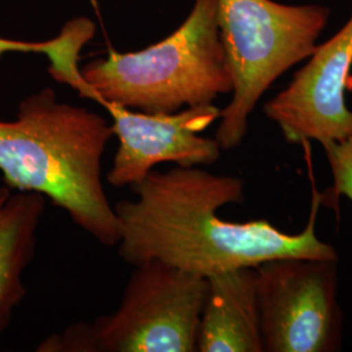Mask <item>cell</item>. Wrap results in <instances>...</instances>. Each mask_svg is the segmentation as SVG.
<instances>
[{"mask_svg": "<svg viewBox=\"0 0 352 352\" xmlns=\"http://www.w3.org/2000/svg\"><path fill=\"white\" fill-rule=\"evenodd\" d=\"M132 189L135 200L113 205L118 253L132 266L161 261L208 278L282 257L338 258L336 248L316 235L322 204L317 192L307 226L291 235L266 219L239 223L218 215L221 208L244 201V183L238 176L175 164L164 173L151 170Z\"/></svg>", "mask_w": 352, "mask_h": 352, "instance_id": "6da1fadb", "label": "cell"}, {"mask_svg": "<svg viewBox=\"0 0 352 352\" xmlns=\"http://www.w3.org/2000/svg\"><path fill=\"white\" fill-rule=\"evenodd\" d=\"M113 138L100 113L58 100L45 88L0 120V173L14 190L36 192L63 209L76 226L104 247L119 241V223L102 179Z\"/></svg>", "mask_w": 352, "mask_h": 352, "instance_id": "7a4b0ae2", "label": "cell"}, {"mask_svg": "<svg viewBox=\"0 0 352 352\" xmlns=\"http://www.w3.org/2000/svg\"><path fill=\"white\" fill-rule=\"evenodd\" d=\"M77 54L50 60L49 74L91 101L146 113H174L213 104L232 93L218 23V0H195L173 34L144 50L116 52L78 67Z\"/></svg>", "mask_w": 352, "mask_h": 352, "instance_id": "3957f363", "label": "cell"}, {"mask_svg": "<svg viewBox=\"0 0 352 352\" xmlns=\"http://www.w3.org/2000/svg\"><path fill=\"white\" fill-rule=\"evenodd\" d=\"M327 7L273 0H218V23L232 78L214 139L222 151L240 146L257 102L278 77L308 59L327 26Z\"/></svg>", "mask_w": 352, "mask_h": 352, "instance_id": "277c9868", "label": "cell"}, {"mask_svg": "<svg viewBox=\"0 0 352 352\" xmlns=\"http://www.w3.org/2000/svg\"><path fill=\"white\" fill-rule=\"evenodd\" d=\"M133 267L113 314L65 327L38 351H197L208 278L161 261Z\"/></svg>", "mask_w": 352, "mask_h": 352, "instance_id": "5b68a950", "label": "cell"}, {"mask_svg": "<svg viewBox=\"0 0 352 352\" xmlns=\"http://www.w3.org/2000/svg\"><path fill=\"white\" fill-rule=\"evenodd\" d=\"M266 352H333L342 343L338 258L282 257L256 266Z\"/></svg>", "mask_w": 352, "mask_h": 352, "instance_id": "8992f818", "label": "cell"}, {"mask_svg": "<svg viewBox=\"0 0 352 352\" xmlns=\"http://www.w3.org/2000/svg\"><path fill=\"white\" fill-rule=\"evenodd\" d=\"M113 119L119 141L107 182L115 188L133 187L160 164L208 166L219 160L218 141L202 138L221 118L214 104L188 107L174 113H146L113 102H98Z\"/></svg>", "mask_w": 352, "mask_h": 352, "instance_id": "52a82bcc", "label": "cell"}, {"mask_svg": "<svg viewBox=\"0 0 352 352\" xmlns=\"http://www.w3.org/2000/svg\"><path fill=\"white\" fill-rule=\"evenodd\" d=\"M289 87L264 106L287 142H342L352 138L346 87L352 68V16L340 32L316 46Z\"/></svg>", "mask_w": 352, "mask_h": 352, "instance_id": "ba28073f", "label": "cell"}, {"mask_svg": "<svg viewBox=\"0 0 352 352\" xmlns=\"http://www.w3.org/2000/svg\"><path fill=\"white\" fill-rule=\"evenodd\" d=\"M197 351L264 352L256 267H239L208 277Z\"/></svg>", "mask_w": 352, "mask_h": 352, "instance_id": "9c48e42d", "label": "cell"}, {"mask_svg": "<svg viewBox=\"0 0 352 352\" xmlns=\"http://www.w3.org/2000/svg\"><path fill=\"white\" fill-rule=\"evenodd\" d=\"M46 201L41 193L0 186V336L28 294L23 276L36 257Z\"/></svg>", "mask_w": 352, "mask_h": 352, "instance_id": "30bf717a", "label": "cell"}, {"mask_svg": "<svg viewBox=\"0 0 352 352\" xmlns=\"http://www.w3.org/2000/svg\"><path fill=\"white\" fill-rule=\"evenodd\" d=\"M327 153V164L333 176V195L346 197L352 204V138L342 142L321 144Z\"/></svg>", "mask_w": 352, "mask_h": 352, "instance_id": "8fae6325", "label": "cell"}]
</instances>
